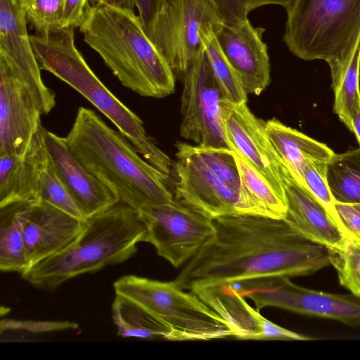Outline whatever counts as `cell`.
Instances as JSON below:
<instances>
[{
  "mask_svg": "<svg viewBox=\"0 0 360 360\" xmlns=\"http://www.w3.org/2000/svg\"><path fill=\"white\" fill-rule=\"evenodd\" d=\"M37 200L48 203L82 221L86 220L57 173L50 156L39 175Z\"/></svg>",
  "mask_w": 360,
  "mask_h": 360,
  "instance_id": "obj_29",
  "label": "cell"
},
{
  "mask_svg": "<svg viewBox=\"0 0 360 360\" xmlns=\"http://www.w3.org/2000/svg\"><path fill=\"white\" fill-rule=\"evenodd\" d=\"M37 200L18 201L0 207V269L22 274L27 269L24 229Z\"/></svg>",
  "mask_w": 360,
  "mask_h": 360,
  "instance_id": "obj_23",
  "label": "cell"
},
{
  "mask_svg": "<svg viewBox=\"0 0 360 360\" xmlns=\"http://www.w3.org/2000/svg\"><path fill=\"white\" fill-rule=\"evenodd\" d=\"M41 115L27 87L0 57V154L23 155L41 127Z\"/></svg>",
  "mask_w": 360,
  "mask_h": 360,
  "instance_id": "obj_16",
  "label": "cell"
},
{
  "mask_svg": "<svg viewBox=\"0 0 360 360\" xmlns=\"http://www.w3.org/2000/svg\"><path fill=\"white\" fill-rule=\"evenodd\" d=\"M250 299L258 311L277 307L309 316L327 318L349 326H360V297L309 289L288 277H269L231 284Z\"/></svg>",
  "mask_w": 360,
  "mask_h": 360,
  "instance_id": "obj_10",
  "label": "cell"
},
{
  "mask_svg": "<svg viewBox=\"0 0 360 360\" xmlns=\"http://www.w3.org/2000/svg\"><path fill=\"white\" fill-rule=\"evenodd\" d=\"M79 28L84 41L124 86L155 98L174 92V72L133 9L91 5Z\"/></svg>",
  "mask_w": 360,
  "mask_h": 360,
  "instance_id": "obj_3",
  "label": "cell"
},
{
  "mask_svg": "<svg viewBox=\"0 0 360 360\" xmlns=\"http://www.w3.org/2000/svg\"><path fill=\"white\" fill-rule=\"evenodd\" d=\"M285 11L283 41L290 51L326 61L335 83L360 40V0H294Z\"/></svg>",
  "mask_w": 360,
  "mask_h": 360,
  "instance_id": "obj_7",
  "label": "cell"
},
{
  "mask_svg": "<svg viewBox=\"0 0 360 360\" xmlns=\"http://www.w3.org/2000/svg\"><path fill=\"white\" fill-rule=\"evenodd\" d=\"M231 326L241 340H310L311 338L284 328L261 315L232 285L203 287L194 292Z\"/></svg>",
  "mask_w": 360,
  "mask_h": 360,
  "instance_id": "obj_17",
  "label": "cell"
},
{
  "mask_svg": "<svg viewBox=\"0 0 360 360\" xmlns=\"http://www.w3.org/2000/svg\"><path fill=\"white\" fill-rule=\"evenodd\" d=\"M47 151L57 173L86 219L118 203L116 195L76 158L65 137L43 127Z\"/></svg>",
  "mask_w": 360,
  "mask_h": 360,
  "instance_id": "obj_18",
  "label": "cell"
},
{
  "mask_svg": "<svg viewBox=\"0 0 360 360\" xmlns=\"http://www.w3.org/2000/svg\"><path fill=\"white\" fill-rule=\"evenodd\" d=\"M352 132L355 134L360 146V106L353 120Z\"/></svg>",
  "mask_w": 360,
  "mask_h": 360,
  "instance_id": "obj_39",
  "label": "cell"
},
{
  "mask_svg": "<svg viewBox=\"0 0 360 360\" xmlns=\"http://www.w3.org/2000/svg\"><path fill=\"white\" fill-rule=\"evenodd\" d=\"M327 163L328 162L323 161L307 162L303 169L304 179L308 188L325 207L342 231L348 236L336 210L335 202L328 184Z\"/></svg>",
  "mask_w": 360,
  "mask_h": 360,
  "instance_id": "obj_32",
  "label": "cell"
},
{
  "mask_svg": "<svg viewBox=\"0 0 360 360\" xmlns=\"http://www.w3.org/2000/svg\"><path fill=\"white\" fill-rule=\"evenodd\" d=\"M172 0H167V2ZM222 15L224 21L236 23L248 18L241 0H214Z\"/></svg>",
  "mask_w": 360,
  "mask_h": 360,
  "instance_id": "obj_37",
  "label": "cell"
},
{
  "mask_svg": "<svg viewBox=\"0 0 360 360\" xmlns=\"http://www.w3.org/2000/svg\"><path fill=\"white\" fill-rule=\"evenodd\" d=\"M294 0H241L243 8L248 15L252 10L266 5H278L285 10L290 7Z\"/></svg>",
  "mask_w": 360,
  "mask_h": 360,
  "instance_id": "obj_38",
  "label": "cell"
},
{
  "mask_svg": "<svg viewBox=\"0 0 360 360\" xmlns=\"http://www.w3.org/2000/svg\"><path fill=\"white\" fill-rule=\"evenodd\" d=\"M41 70L51 72L86 98L107 117L150 164L170 176L172 160L147 134L141 118L97 77L75 44L74 28L30 35Z\"/></svg>",
  "mask_w": 360,
  "mask_h": 360,
  "instance_id": "obj_5",
  "label": "cell"
},
{
  "mask_svg": "<svg viewBox=\"0 0 360 360\" xmlns=\"http://www.w3.org/2000/svg\"><path fill=\"white\" fill-rule=\"evenodd\" d=\"M335 208L347 235L360 239V211L352 205L339 202Z\"/></svg>",
  "mask_w": 360,
  "mask_h": 360,
  "instance_id": "obj_36",
  "label": "cell"
},
{
  "mask_svg": "<svg viewBox=\"0 0 360 360\" xmlns=\"http://www.w3.org/2000/svg\"><path fill=\"white\" fill-rule=\"evenodd\" d=\"M137 212L146 227V242L175 268L188 262L214 233L211 219L176 200L148 205Z\"/></svg>",
  "mask_w": 360,
  "mask_h": 360,
  "instance_id": "obj_12",
  "label": "cell"
},
{
  "mask_svg": "<svg viewBox=\"0 0 360 360\" xmlns=\"http://www.w3.org/2000/svg\"><path fill=\"white\" fill-rule=\"evenodd\" d=\"M359 75H360V68H359Z\"/></svg>",
  "mask_w": 360,
  "mask_h": 360,
  "instance_id": "obj_42",
  "label": "cell"
},
{
  "mask_svg": "<svg viewBox=\"0 0 360 360\" xmlns=\"http://www.w3.org/2000/svg\"><path fill=\"white\" fill-rule=\"evenodd\" d=\"M138 212L119 202L85 221L77 238L60 252L29 268L22 277L35 288L53 290L70 279L121 264L146 242Z\"/></svg>",
  "mask_w": 360,
  "mask_h": 360,
  "instance_id": "obj_4",
  "label": "cell"
},
{
  "mask_svg": "<svg viewBox=\"0 0 360 360\" xmlns=\"http://www.w3.org/2000/svg\"><path fill=\"white\" fill-rule=\"evenodd\" d=\"M326 176L335 202L360 205V146L335 153L327 163Z\"/></svg>",
  "mask_w": 360,
  "mask_h": 360,
  "instance_id": "obj_25",
  "label": "cell"
},
{
  "mask_svg": "<svg viewBox=\"0 0 360 360\" xmlns=\"http://www.w3.org/2000/svg\"><path fill=\"white\" fill-rule=\"evenodd\" d=\"M204 46L223 98L237 104L247 103L248 94L237 74L223 54L214 32L205 36Z\"/></svg>",
  "mask_w": 360,
  "mask_h": 360,
  "instance_id": "obj_27",
  "label": "cell"
},
{
  "mask_svg": "<svg viewBox=\"0 0 360 360\" xmlns=\"http://www.w3.org/2000/svg\"><path fill=\"white\" fill-rule=\"evenodd\" d=\"M212 220V236L174 280L184 290L307 276L330 265L328 249L306 240L285 219L234 214Z\"/></svg>",
  "mask_w": 360,
  "mask_h": 360,
  "instance_id": "obj_1",
  "label": "cell"
},
{
  "mask_svg": "<svg viewBox=\"0 0 360 360\" xmlns=\"http://www.w3.org/2000/svg\"><path fill=\"white\" fill-rule=\"evenodd\" d=\"M42 125L21 155L0 154V207L25 200H37L39 178L49 158Z\"/></svg>",
  "mask_w": 360,
  "mask_h": 360,
  "instance_id": "obj_21",
  "label": "cell"
},
{
  "mask_svg": "<svg viewBox=\"0 0 360 360\" xmlns=\"http://www.w3.org/2000/svg\"><path fill=\"white\" fill-rule=\"evenodd\" d=\"M327 249L340 284L360 297V239L348 235L341 246Z\"/></svg>",
  "mask_w": 360,
  "mask_h": 360,
  "instance_id": "obj_30",
  "label": "cell"
},
{
  "mask_svg": "<svg viewBox=\"0 0 360 360\" xmlns=\"http://www.w3.org/2000/svg\"><path fill=\"white\" fill-rule=\"evenodd\" d=\"M176 160L170 177L174 198L213 219L234 214L271 217L243 185L233 151L176 144Z\"/></svg>",
  "mask_w": 360,
  "mask_h": 360,
  "instance_id": "obj_6",
  "label": "cell"
},
{
  "mask_svg": "<svg viewBox=\"0 0 360 360\" xmlns=\"http://www.w3.org/2000/svg\"><path fill=\"white\" fill-rule=\"evenodd\" d=\"M85 221L37 201L24 229L27 269L68 247L83 230Z\"/></svg>",
  "mask_w": 360,
  "mask_h": 360,
  "instance_id": "obj_19",
  "label": "cell"
},
{
  "mask_svg": "<svg viewBox=\"0 0 360 360\" xmlns=\"http://www.w3.org/2000/svg\"><path fill=\"white\" fill-rule=\"evenodd\" d=\"M264 127L282 163L293 177L306 187L303 174L305 163L308 161L328 162L335 154L327 145L286 126L276 118L264 122Z\"/></svg>",
  "mask_w": 360,
  "mask_h": 360,
  "instance_id": "obj_22",
  "label": "cell"
},
{
  "mask_svg": "<svg viewBox=\"0 0 360 360\" xmlns=\"http://www.w3.org/2000/svg\"><path fill=\"white\" fill-rule=\"evenodd\" d=\"M221 118L231 150L259 173L286 200L283 181V164L266 132L264 122L257 118L246 103L221 100Z\"/></svg>",
  "mask_w": 360,
  "mask_h": 360,
  "instance_id": "obj_13",
  "label": "cell"
},
{
  "mask_svg": "<svg viewBox=\"0 0 360 360\" xmlns=\"http://www.w3.org/2000/svg\"><path fill=\"white\" fill-rule=\"evenodd\" d=\"M91 5L108 4L129 9L136 8L146 32L167 4V0H89Z\"/></svg>",
  "mask_w": 360,
  "mask_h": 360,
  "instance_id": "obj_34",
  "label": "cell"
},
{
  "mask_svg": "<svg viewBox=\"0 0 360 360\" xmlns=\"http://www.w3.org/2000/svg\"><path fill=\"white\" fill-rule=\"evenodd\" d=\"M31 0H17V1L22 6Z\"/></svg>",
  "mask_w": 360,
  "mask_h": 360,
  "instance_id": "obj_40",
  "label": "cell"
},
{
  "mask_svg": "<svg viewBox=\"0 0 360 360\" xmlns=\"http://www.w3.org/2000/svg\"><path fill=\"white\" fill-rule=\"evenodd\" d=\"M287 212L285 219L306 240L326 248L341 246L347 235L311 191L300 184L283 165Z\"/></svg>",
  "mask_w": 360,
  "mask_h": 360,
  "instance_id": "obj_20",
  "label": "cell"
},
{
  "mask_svg": "<svg viewBox=\"0 0 360 360\" xmlns=\"http://www.w3.org/2000/svg\"><path fill=\"white\" fill-rule=\"evenodd\" d=\"M181 76L180 135L202 147L230 149L221 118L223 96L205 47Z\"/></svg>",
  "mask_w": 360,
  "mask_h": 360,
  "instance_id": "obj_11",
  "label": "cell"
},
{
  "mask_svg": "<svg viewBox=\"0 0 360 360\" xmlns=\"http://www.w3.org/2000/svg\"><path fill=\"white\" fill-rule=\"evenodd\" d=\"M116 295L146 308L167 323L173 341L234 337L229 324L196 294L175 282L127 275L113 283Z\"/></svg>",
  "mask_w": 360,
  "mask_h": 360,
  "instance_id": "obj_8",
  "label": "cell"
},
{
  "mask_svg": "<svg viewBox=\"0 0 360 360\" xmlns=\"http://www.w3.org/2000/svg\"><path fill=\"white\" fill-rule=\"evenodd\" d=\"M63 5L64 0H31L22 8L37 34L46 35L63 28Z\"/></svg>",
  "mask_w": 360,
  "mask_h": 360,
  "instance_id": "obj_31",
  "label": "cell"
},
{
  "mask_svg": "<svg viewBox=\"0 0 360 360\" xmlns=\"http://www.w3.org/2000/svg\"><path fill=\"white\" fill-rule=\"evenodd\" d=\"M243 185L274 218L284 219L287 212L286 200L252 167L233 152Z\"/></svg>",
  "mask_w": 360,
  "mask_h": 360,
  "instance_id": "obj_28",
  "label": "cell"
},
{
  "mask_svg": "<svg viewBox=\"0 0 360 360\" xmlns=\"http://www.w3.org/2000/svg\"><path fill=\"white\" fill-rule=\"evenodd\" d=\"M265 29L254 27L248 18L223 22L214 36L225 58L239 77L247 94L258 96L269 86L270 63L263 41Z\"/></svg>",
  "mask_w": 360,
  "mask_h": 360,
  "instance_id": "obj_15",
  "label": "cell"
},
{
  "mask_svg": "<svg viewBox=\"0 0 360 360\" xmlns=\"http://www.w3.org/2000/svg\"><path fill=\"white\" fill-rule=\"evenodd\" d=\"M223 22L214 0H172L146 33L174 72L182 75L204 49L205 36Z\"/></svg>",
  "mask_w": 360,
  "mask_h": 360,
  "instance_id": "obj_9",
  "label": "cell"
},
{
  "mask_svg": "<svg viewBox=\"0 0 360 360\" xmlns=\"http://www.w3.org/2000/svg\"><path fill=\"white\" fill-rule=\"evenodd\" d=\"M65 139L76 158L120 202L138 211L148 205L176 201L171 178L146 160L127 138L94 110L79 108Z\"/></svg>",
  "mask_w": 360,
  "mask_h": 360,
  "instance_id": "obj_2",
  "label": "cell"
},
{
  "mask_svg": "<svg viewBox=\"0 0 360 360\" xmlns=\"http://www.w3.org/2000/svg\"><path fill=\"white\" fill-rule=\"evenodd\" d=\"M27 23L17 0H0V57L27 87L41 114L47 115L56 105V94L41 79Z\"/></svg>",
  "mask_w": 360,
  "mask_h": 360,
  "instance_id": "obj_14",
  "label": "cell"
},
{
  "mask_svg": "<svg viewBox=\"0 0 360 360\" xmlns=\"http://www.w3.org/2000/svg\"><path fill=\"white\" fill-rule=\"evenodd\" d=\"M77 323L67 321H33L2 319L0 322L1 333L8 331L27 332L30 333H47L66 330H75Z\"/></svg>",
  "mask_w": 360,
  "mask_h": 360,
  "instance_id": "obj_33",
  "label": "cell"
},
{
  "mask_svg": "<svg viewBox=\"0 0 360 360\" xmlns=\"http://www.w3.org/2000/svg\"><path fill=\"white\" fill-rule=\"evenodd\" d=\"M360 40L345 70L332 87L335 99L333 111L352 132L354 117L360 106Z\"/></svg>",
  "mask_w": 360,
  "mask_h": 360,
  "instance_id": "obj_26",
  "label": "cell"
},
{
  "mask_svg": "<svg viewBox=\"0 0 360 360\" xmlns=\"http://www.w3.org/2000/svg\"><path fill=\"white\" fill-rule=\"evenodd\" d=\"M90 6L89 0H64L63 28L80 27Z\"/></svg>",
  "mask_w": 360,
  "mask_h": 360,
  "instance_id": "obj_35",
  "label": "cell"
},
{
  "mask_svg": "<svg viewBox=\"0 0 360 360\" xmlns=\"http://www.w3.org/2000/svg\"><path fill=\"white\" fill-rule=\"evenodd\" d=\"M354 206L360 211V205H354Z\"/></svg>",
  "mask_w": 360,
  "mask_h": 360,
  "instance_id": "obj_41",
  "label": "cell"
},
{
  "mask_svg": "<svg viewBox=\"0 0 360 360\" xmlns=\"http://www.w3.org/2000/svg\"><path fill=\"white\" fill-rule=\"evenodd\" d=\"M112 318L119 337L173 341L172 331L167 323L125 297L116 295L112 304Z\"/></svg>",
  "mask_w": 360,
  "mask_h": 360,
  "instance_id": "obj_24",
  "label": "cell"
}]
</instances>
